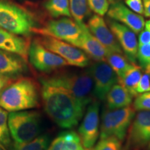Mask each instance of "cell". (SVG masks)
I'll list each match as a JSON object with an SVG mask.
<instances>
[{
    "label": "cell",
    "mask_w": 150,
    "mask_h": 150,
    "mask_svg": "<svg viewBox=\"0 0 150 150\" xmlns=\"http://www.w3.org/2000/svg\"><path fill=\"white\" fill-rule=\"evenodd\" d=\"M0 27L18 35L29 36L35 29L32 15L7 0H0Z\"/></svg>",
    "instance_id": "cell-5"
},
{
    "label": "cell",
    "mask_w": 150,
    "mask_h": 150,
    "mask_svg": "<svg viewBox=\"0 0 150 150\" xmlns=\"http://www.w3.org/2000/svg\"><path fill=\"white\" fill-rule=\"evenodd\" d=\"M27 60L13 52L0 50V75L15 80L27 72Z\"/></svg>",
    "instance_id": "cell-17"
},
{
    "label": "cell",
    "mask_w": 150,
    "mask_h": 150,
    "mask_svg": "<svg viewBox=\"0 0 150 150\" xmlns=\"http://www.w3.org/2000/svg\"><path fill=\"white\" fill-rule=\"evenodd\" d=\"M134 109L140 110H149L150 111V92L138 94L136 96L134 104Z\"/></svg>",
    "instance_id": "cell-29"
},
{
    "label": "cell",
    "mask_w": 150,
    "mask_h": 150,
    "mask_svg": "<svg viewBox=\"0 0 150 150\" xmlns=\"http://www.w3.org/2000/svg\"><path fill=\"white\" fill-rule=\"evenodd\" d=\"M71 16L76 22H83V20L89 15L87 0H69Z\"/></svg>",
    "instance_id": "cell-26"
},
{
    "label": "cell",
    "mask_w": 150,
    "mask_h": 150,
    "mask_svg": "<svg viewBox=\"0 0 150 150\" xmlns=\"http://www.w3.org/2000/svg\"><path fill=\"white\" fill-rule=\"evenodd\" d=\"M108 1H110L111 3H114V2H116V1H117V0H108Z\"/></svg>",
    "instance_id": "cell-36"
},
{
    "label": "cell",
    "mask_w": 150,
    "mask_h": 150,
    "mask_svg": "<svg viewBox=\"0 0 150 150\" xmlns=\"http://www.w3.org/2000/svg\"><path fill=\"white\" fill-rule=\"evenodd\" d=\"M79 23V22H78ZM81 28V33L77 40L72 44L83 52L95 61H105L107 50L95 38L89 31L87 25L83 22H79Z\"/></svg>",
    "instance_id": "cell-16"
},
{
    "label": "cell",
    "mask_w": 150,
    "mask_h": 150,
    "mask_svg": "<svg viewBox=\"0 0 150 150\" xmlns=\"http://www.w3.org/2000/svg\"><path fill=\"white\" fill-rule=\"evenodd\" d=\"M150 43V30L145 27L140 32L138 38V45L149 44Z\"/></svg>",
    "instance_id": "cell-33"
},
{
    "label": "cell",
    "mask_w": 150,
    "mask_h": 150,
    "mask_svg": "<svg viewBox=\"0 0 150 150\" xmlns=\"http://www.w3.org/2000/svg\"><path fill=\"white\" fill-rule=\"evenodd\" d=\"M44 6L48 13L54 18L61 16L68 18L72 16L69 0H47Z\"/></svg>",
    "instance_id": "cell-23"
},
{
    "label": "cell",
    "mask_w": 150,
    "mask_h": 150,
    "mask_svg": "<svg viewBox=\"0 0 150 150\" xmlns=\"http://www.w3.org/2000/svg\"><path fill=\"white\" fill-rule=\"evenodd\" d=\"M33 32L49 35L70 44L77 40L81 33L80 24L69 18H63L49 21L44 27L35 28Z\"/></svg>",
    "instance_id": "cell-10"
},
{
    "label": "cell",
    "mask_w": 150,
    "mask_h": 150,
    "mask_svg": "<svg viewBox=\"0 0 150 150\" xmlns=\"http://www.w3.org/2000/svg\"><path fill=\"white\" fill-rule=\"evenodd\" d=\"M107 15L112 20L125 24L135 33H140L145 27V22L143 17L134 13L122 2L112 3Z\"/></svg>",
    "instance_id": "cell-15"
},
{
    "label": "cell",
    "mask_w": 150,
    "mask_h": 150,
    "mask_svg": "<svg viewBox=\"0 0 150 150\" xmlns=\"http://www.w3.org/2000/svg\"><path fill=\"white\" fill-rule=\"evenodd\" d=\"M89 8L99 16H104L109 8L108 0H87Z\"/></svg>",
    "instance_id": "cell-30"
},
{
    "label": "cell",
    "mask_w": 150,
    "mask_h": 150,
    "mask_svg": "<svg viewBox=\"0 0 150 150\" xmlns=\"http://www.w3.org/2000/svg\"><path fill=\"white\" fill-rule=\"evenodd\" d=\"M38 40L45 47L65 60L69 65L85 67L90 64L88 56L70 43L49 35H42Z\"/></svg>",
    "instance_id": "cell-8"
},
{
    "label": "cell",
    "mask_w": 150,
    "mask_h": 150,
    "mask_svg": "<svg viewBox=\"0 0 150 150\" xmlns=\"http://www.w3.org/2000/svg\"><path fill=\"white\" fill-rule=\"evenodd\" d=\"M40 102V86L28 76L13 80L0 94V107L10 112L38 108Z\"/></svg>",
    "instance_id": "cell-2"
},
{
    "label": "cell",
    "mask_w": 150,
    "mask_h": 150,
    "mask_svg": "<svg viewBox=\"0 0 150 150\" xmlns=\"http://www.w3.org/2000/svg\"><path fill=\"white\" fill-rule=\"evenodd\" d=\"M8 111L0 107V146L1 147L11 148L12 145L8 125Z\"/></svg>",
    "instance_id": "cell-25"
},
{
    "label": "cell",
    "mask_w": 150,
    "mask_h": 150,
    "mask_svg": "<svg viewBox=\"0 0 150 150\" xmlns=\"http://www.w3.org/2000/svg\"><path fill=\"white\" fill-rule=\"evenodd\" d=\"M41 115L33 110L11 112L8 113V125L13 145L27 143L40 135Z\"/></svg>",
    "instance_id": "cell-4"
},
{
    "label": "cell",
    "mask_w": 150,
    "mask_h": 150,
    "mask_svg": "<svg viewBox=\"0 0 150 150\" xmlns=\"http://www.w3.org/2000/svg\"><path fill=\"white\" fill-rule=\"evenodd\" d=\"M106 61H107L108 65L117 75L118 79L122 77L133 65L132 63H129L127 57L123 56V54L110 52L108 50L106 55Z\"/></svg>",
    "instance_id": "cell-21"
},
{
    "label": "cell",
    "mask_w": 150,
    "mask_h": 150,
    "mask_svg": "<svg viewBox=\"0 0 150 150\" xmlns=\"http://www.w3.org/2000/svg\"><path fill=\"white\" fill-rule=\"evenodd\" d=\"M142 67L139 65L133 63L131 68L125 73L122 77L118 79V83L125 86L133 97L136 96L135 90L142 76Z\"/></svg>",
    "instance_id": "cell-22"
},
{
    "label": "cell",
    "mask_w": 150,
    "mask_h": 150,
    "mask_svg": "<svg viewBox=\"0 0 150 150\" xmlns=\"http://www.w3.org/2000/svg\"><path fill=\"white\" fill-rule=\"evenodd\" d=\"M137 59L144 70H150V43L138 45Z\"/></svg>",
    "instance_id": "cell-28"
},
{
    "label": "cell",
    "mask_w": 150,
    "mask_h": 150,
    "mask_svg": "<svg viewBox=\"0 0 150 150\" xmlns=\"http://www.w3.org/2000/svg\"><path fill=\"white\" fill-rule=\"evenodd\" d=\"M135 115L136 110L131 105L116 109L106 108L102 115L99 139L114 137L123 142Z\"/></svg>",
    "instance_id": "cell-6"
},
{
    "label": "cell",
    "mask_w": 150,
    "mask_h": 150,
    "mask_svg": "<svg viewBox=\"0 0 150 150\" xmlns=\"http://www.w3.org/2000/svg\"><path fill=\"white\" fill-rule=\"evenodd\" d=\"M0 150H3V149H2V148H1V147H0Z\"/></svg>",
    "instance_id": "cell-39"
},
{
    "label": "cell",
    "mask_w": 150,
    "mask_h": 150,
    "mask_svg": "<svg viewBox=\"0 0 150 150\" xmlns=\"http://www.w3.org/2000/svg\"><path fill=\"white\" fill-rule=\"evenodd\" d=\"M28 58L35 70L42 74H51L69 65L63 58L45 47L38 38L29 45Z\"/></svg>",
    "instance_id": "cell-7"
},
{
    "label": "cell",
    "mask_w": 150,
    "mask_h": 150,
    "mask_svg": "<svg viewBox=\"0 0 150 150\" xmlns=\"http://www.w3.org/2000/svg\"><path fill=\"white\" fill-rule=\"evenodd\" d=\"M47 150H86L75 131L62 132L50 142Z\"/></svg>",
    "instance_id": "cell-20"
},
{
    "label": "cell",
    "mask_w": 150,
    "mask_h": 150,
    "mask_svg": "<svg viewBox=\"0 0 150 150\" xmlns=\"http://www.w3.org/2000/svg\"><path fill=\"white\" fill-rule=\"evenodd\" d=\"M50 137L48 134L39 135L34 139L22 145H13L11 150H47L50 145Z\"/></svg>",
    "instance_id": "cell-24"
},
{
    "label": "cell",
    "mask_w": 150,
    "mask_h": 150,
    "mask_svg": "<svg viewBox=\"0 0 150 150\" xmlns=\"http://www.w3.org/2000/svg\"><path fill=\"white\" fill-rule=\"evenodd\" d=\"M146 28H147V29H149L150 30V25H145Z\"/></svg>",
    "instance_id": "cell-37"
},
{
    "label": "cell",
    "mask_w": 150,
    "mask_h": 150,
    "mask_svg": "<svg viewBox=\"0 0 150 150\" xmlns=\"http://www.w3.org/2000/svg\"><path fill=\"white\" fill-rule=\"evenodd\" d=\"M126 137L127 150H140L149 143L150 111L137 112L129 125Z\"/></svg>",
    "instance_id": "cell-9"
},
{
    "label": "cell",
    "mask_w": 150,
    "mask_h": 150,
    "mask_svg": "<svg viewBox=\"0 0 150 150\" xmlns=\"http://www.w3.org/2000/svg\"><path fill=\"white\" fill-rule=\"evenodd\" d=\"M99 101L94 99L88 106L79 127L78 135L86 150H90L95 145L99 135Z\"/></svg>",
    "instance_id": "cell-11"
},
{
    "label": "cell",
    "mask_w": 150,
    "mask_h": 150,
    "mask_svg": "<svg viewBox=\"0 0 150 150\" xmlns=\"http://www.w3.org/2000/svg\"><path fill=\"white\" fill-rule=\"evenodd\" d=\"M87 27L92 34L106 49V50L123 54L122 50L117 39L107 27L102 16L98 15L92 16L88 20Z\"/></svg>",
    "instance_id": "cell-14"
},
{
    "label": "cell",
    "mask_w": 150,
    "mask_h": 150,
    "mask_svg": "<svg viewBox=\"0 0 150 150\" xmlns=\"http://www.w3.org/2000/svg\"><path fill=\"white\" fill-rule=\"evenodd\" d=\"M136 95L147 92H150V70H145L137 85L136 90Z\"/></svg>",
    "instance_id": "cell-31"
},
{
    "label": "cell",
    "mask_w": 150,
    "mask_h": 150,
    "mask_svg": "<svg viewBox=\"0 0 150 150\" xmlns=\"http://www.w3.org/2000/svg\"><path fill=\"white\" fill-rule=\"evenodd\" d=\"M29 47L26 39L0 27V50L17 54L27 60Z\"/></svg>",
    "instance_id": "cell-18"
},
{
    "label": "cell",
    "mask_w": 150,
    "mask_h": 150,
    "mask_svg": "<svg viewBox=\"0 0 150 150\" xmlns=\"http://www.w3.org/2000/svg\"><path fill=\"white\" fill-rule=\"evenodd\" d=\"M143 3V8L144 16L147 18L150 17V0H142Z\"/></svg>",
    "instance_id": "cell-35"
},
{
    "label": "cell",
    "mask_w": 150,
    "mask_h": 150,
    "mask_svg": "<svg viewBox=\"0 0 150 150\" xmlns=\"http://www.w3.org/2000/svg\"><path fill=\"white\" fill-rule=\"evenodd\" d=\"M13 80L10 79L5 77V76H1L0 75V94L3 91V90L8 85L9 83H11Z\"/></svg>",
    "instance_id": "cell-34"
},
{
    "label": "cell",
    "mask_w": 150,
    "mask_h": 150,
    "mask_svg": "<svg viewBox=\"0 0 150 150\" xmlns=\"http://www.w3.org/2000/svg\"><path fill=\"white\" fill-rule=\"evenodd\" d=\"M122 142L114 137L99 139V141L90 150H122Z\"/></svg>",
    "instance_id": "cell-27"
},
{
    "label": "cell",
    "mask_w": 150,
    "mask_h": 150,
    "mask_svg": "<svg viewBox=\"0 0 150 150\" xmlns=\"http://www.w3.org/2000/svg\"><path fill=\"white\" fill-rule=\"evenodd\" d=\"M149 149L150 150V142H149Z\"/></svg>",
    "instance_id": "cell-38"
},
{
    "label": "cell",
    "mask_w": 150,
    "mask_h": 150,
    "mask_svg": "<svg viewBox=\"0 0 150 150\" xmlns=\"http://www.w3.org/2000/svg\"><path fill=\"white\" fill-rule=\"evenodd\" d=\"M43 75L52 83L67 90L84 108H86L95 99L93 97V80L89 69L81 72L59 70L51 74Z\"/></svg>",
    "instance_id": "cell-3"
},
{
    "label": "cell",
    "mask_w": 150,
    "mask_h": 150,
    "mask_svg": "<svg viewBox=\"0 0 150 150\" xmlns=\"http://www.w3.org/2000/svg\"><path fill=\"white\" fill-rule=\"evenodd\" d=\"M93 80V97L98 101H104L110 88L118 83L116 73L105 61H97L89 68Z\"/></svg>",
    "instance_id": "cell-12"
},
{
    "label": "cell",
    "mask_w": 150,
    "mask_h": 150,
    "mask_svg": "<svg viewBox=\"0 0 150 150\" xmlns=\"http://www.w3.org/2000/svg\"><path fill=\"white\" fill-rule=\"evenodd\" d=\"M107 22L127 59L131 63H136L138 48L136 33L125 24L115 20H108Z\"/></svg>",
    "instance_id": "cell-13"
},
{
    "label": "cell",
    "mask_w": 150,
    "mask_h": 150,
    "mask_svg": "<svg viewBox=\"0 0 150 150\" xmlns=\"http://www.w3.org/2000/svg\"><path fill=\"white\" fill-rule=\"evenodd\" d=\"M40 99L47 115L63 129H72L83 117L86 108L64 88L48 80L45 75L38 78Z\"/></svg>",
    "instance_id": "cell-1"
},
{
    "label": "cell",
    "mask_w": 150,
    "mask_h": 150,
    "mask_svg": "<svg viewBox=\"0 0 150 150\" xmlns=\"http://www.w3.org/2000/svg\"><path fill=\"white\" fill-rule=\"evenodd\" d=\"M133 95L125 86L115 83L106 97V107L108 109H116L130 106L133 102Z\"/></svg>",
    "instance_id": "cell-19"
},
{
    "label": "cell",
    "mask_w": 150,
    "mask_h": 150,
    "mask_svg": "<svg viewBox=\"0 0 150 150\" xmlns=\"http://www.w3.org/2000/svg\"><path fill=\"white\" fill-rule=\"evenodd\" d=\"M125 3L134 13L139 15L143 14L144 8L142 0H125Z\"/></svg>",
    "instance_id": "cell-32"
}]
</instances>
